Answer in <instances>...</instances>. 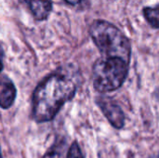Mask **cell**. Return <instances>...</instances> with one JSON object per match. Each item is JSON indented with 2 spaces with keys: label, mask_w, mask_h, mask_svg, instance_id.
<instances>
[{
  "label": "cell",
  "mask_w": 159,
  "mask_h": 158,
  "mask_svg": "<svg viewBox=\"0 0 159 158\" xmlns=\"http://www.w3.org/2000/svg\"><path fill=\"white\" fill-rule=\"evenodd\" d=\"M78 76L72 69H59L45 77L33 93V118L37 123L51 121L61 108L75 95Z\"/></svg>",
  "instance_id": "obj_1"
},
{
  "label": "cell",
  "mask_w": 159,
  "mask_h": 158,
  "mask_svg": "<svg viewBox=\"0 0 159 158\" xmlns=\"http://www.w3.org/2000/svg\"><path fill=\"white\" fill-rule=\"evenodd\" d=\"M89 34L102 57L119 58L130 62V42L116 26L106 20H96L89 28Z\"/></svg>",
  "instance_id": "obj_2"
},
{
  "label": "cell",
  "mask_w": 159,
  "mask_h": 158,
  "mask_svg": "<svg viewBox=\"0 0 159 158\" xmlns=\"http://www.w3.org/2000/svg\"><path fill=\"white\" fill-rule=\"evenodd\" d=\"M129 63L119 58L98 59L92 67V83L94 88L102 93L119 88L125 82Z\"/></svg>",
  "instance_id": "obj_3"
},
{
  "label": "cell",
  "mask_w": 159,
  "mask_h": 158,
  "mask_svg": "<svg viewBox=\"0 0 159 158\" xmlns=\"http://www.w3.org/2000/svg\"><path fill=\"white\" fill-rule=\"evenodd\" d=\"M97 103L107 120L114 128L120 129L124 127V113L120 106L113 99H111L110 97H101L97 100Z\"/></svg>",
  "instance_id": "obj_4"
},
{
  "label": "cell",
  "mask_w": 159,
  "mask_h": 158,
  "mask_svg": "<svg viewBox=\"0 0 159 158\" xmlns=\"http://www.w3.org/2000/svg\"><path fill=\"white\" fill-rule=\"evenodd\" d=\"M17 90L12 81L6 75L0 74V107L9 108L15 102Z\"/></svg>",
  "instance_id": "obj_5"
},
{
  "label": "cell",
  "mask_w": 159,
  "mask_h": 158,
  "mask_svg": "<svg viewBox=\"0 0 159 158\" xmlns=\"http://www.w3.org/2000/svg\"><path fill=\"white\" fill-rule=\"evenodd\" d=\"M26 4L31 10L34 18L37 20H45L52 10L50 0H20Z\"/></svg>",
  "instance_id": "obj_6"
},
{
  "label": "cell",
  "mask_w": 159,
  "mask_h": 158,
  "mask_svg": "<svg viewBox=\"0 0 159 158\" xmlns=\"http://www.w3.org/2000/svg\"><path fill=\"white\" fill-rule=\"evenodd\" d=\"M143 11V16L145 17L149 24L153 28L157 29L159 26L158 6H156L155 7H144Z\"/></svg>",
  "instance_id": "obj_7"
},
{
  "label": "cell",
  "mask_w": 159,
  "mask_h": 158,
  "mask_svg": "<svg viewBox=\"0 0 159 158\" xmlns=\"http://www.w3.org/2000/svg\"><path fill=\"white\" fill-rule=\"evenodd\" d=\"M65 142L61 141L55 142L43 156L42 158H63Z\"/></svg>",
  "instance_id": "obj_8"
},
{
  "label": "cell",
  "mask_w": 159,
  "mask_h": 158,
  "mask_svg": "<svg viewBox=\"0 0 159 158\" xmlns=\"http://www.w3.org/2000/svg\"><path fill=\"white\" fill-rule=\"evenodd\" d=\"M67 158H84L82 151L76 142L72 143L67 154Z\"/></svg>",
  "instance_id": "obj_9"
},
{
  "label": "cell",
  "mask_w": 159,
  "mask_h": 158,
  "mask_svg": "<svg viewBox=\"0 0 159 158\" xmlns=\"http://www.w3.org/2000/svg\"><path fill=\"white\" fill-rule=\"evenodd\" d=\"M4 57H5V53H4V49H3V47L2 45L0 44V73L2 72L3 70V67H4Z\"/></svg>",
  "instance_id": "obj_10"
},
{
  "label": "cell",
  "mask_w": 159,
  "mask_h": 158,
  "mask_svg": "<svg viewBox=\"0 0 159 158\" xmlns=\"http://www.w3.org/2000/svg\"><path fill=\"white\" fill-rule=\"evenodd\" d=\"M64 1L71 6H78V5L84 4L86 0H64Z\"/></svg>",
  "instance_id": "obj_11"
},
{
  "label": "cell",
  "mask_w": 159,
  "mask_h": 158,
  "mask_svg": "<svg viewBox=\"0 0 159 158\" xmlns=\"http://www.w3.org/2000/svg\"><path fill=\"white\" fill-rule=\"evenodd\" d=\"M0 158H2V156H1V150H0Z\"/></svg>",
  "instance_id": "obj_12"
}]
</instances>
